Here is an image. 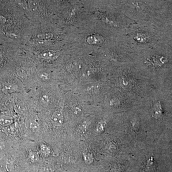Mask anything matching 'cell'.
I'll return each instance as SVG.
<instances>
[{"mask_svg": "<svg viewBox=\"0 0 172 172\" xmlns=\"http://www.w3.org/2000/svg\"><path fill=\"white\" fill-rule=\"evenodd\" d=\"M51 120L54 126H61L63 123V116L62 111L60 110L55 111L53 114Z\"/></svg>", "mask_w": 172, "mask_h": 172, "instance_id": "obj_1", "label": "cell"}, {"mask_svg": "<svg viewBox=\"0 0 172 172\" xmlns=\"http://www.w3.org/2000/svg\"><path fill=\"white\" fill-rule=\"evenodd\" d=\"M12 122V119L9 117L2 116L0 117V124H1L2 125H8Z\"/></svg>", "mask_w": 172, "mask_h": 172, "instance_id": "obj_2", "label": "cell"}, {"mask_svg": "<svg viewBox=\"0 0 172 172\" xmlns=\"http://www.w3.org/2000/svg\"><path fill=\"white\" fill-rule=\"evenodd\" d=\"M30 128L33 131H37L39 129V124L36 121H33L30 122Z\"/></svg>", "mask_w": 172, "mask_h": 172, "instance_id": "obj_3", "label": "cell"}, {"mask_svg": "<svg viewBox=\"0 0 172 172\" xmlns=\"http://www.w3.org/2000/svg\"><path fill=\"white\" fill-rule=\"evenodd\" d=\"M41 103L44 106H46L48 105L49 103V99L47 95H44L41 98Z\"/></svg>", "mask_w": 172, "mask_h": 172, "instance_id": "obj_4", "label": "cell"}, {"mask_svg": "<svg viewBox=\"0 0 172 172\" xmlns=\"http://www.w3.org/2000/svg\"><path fill=\"white\" fill-rule=\"evenodd\" d=\"M40 77L42 80H47L48 79V75H47V74H45V75L43 74H41Z\"/></svg>", "mask_w": 172, "mask_h": 172, "instance_id": "obj_5", "label": "cell"}]
</instances>
